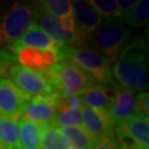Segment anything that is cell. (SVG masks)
Returning <instances> with one entry per match:
<instances>
[{
    "instance_id": "1",
    "label": "cell",
    "mask_w": 149,
    "mask_h": 149,
    "mask_svg": "<svg viewBox=\"0 0 149 149\" xmlns=\"http://www.w3.org/2000/svg\"><path fill=\"white\" fill-rule=\"evenodd\" d=\"M112 76L118 86L143 92L148 86V44L144 38L128 41L112 66Z\"/></svg>"
},
{
    "instance_id": "2",
    "label": "cell",
    "mask_w": 149,
    "mask_h": 149,
    "mask_svg": "<svg viewBox=\"0 0 149 149\" xmlns=\"http://www.w3.org/2000/svg\"><path fill=\"white\" fill-rule=\"evenodd\" d=\"M37 5L28 1H16L0 5V47L15 43L27 28L34 23Z\"/></svg>"
},
{
    "instance_id": "3",
    "label": "cell",
    "mask_w": 149,
    "mask_h": 149,
    "mask_svg": "<svg viewBox=\"0 0 149 149\" xmlns=\"http://www.w3.org/2000/svg\"><path fill=\"white\" fill-rule=\"evenodd\" d=\"M60 61L68 60L76 64L102 85H115L112 76L111 61L94 49L84 47H62L59 51Z\"/></svg>"
},
{
    "instance_id": "4",
    "label": "cell",
    "mask_w": 149,
    "mask_h": 149,
    "mask_svg": "<svg viewBox=\"0 0 149 149\" xmlns=\"http://www.w3.org/2000/svg\"><path fill=\"white\" fill-rule=\"evenodd\" d=\"M43 74L61 96L80 95L83 91L95 83L90 75L68 60L55 63Z\"/></svg>"
},
{
    "instance_id": "5",
    "label": "cell",
    "mask_w": 149,
    "mask_h": 149,
    "mask_svg": "<svg viewBox=\"0 0 149 149\" xmlns=\"http://www.w3.org/2000/svg\"><path fill=\"white\" fill-rule=\"evenodd\" d=\"M130 28L123 20L104 21L88 39L97 52L114 63L128 42ZM94 49V50H95Z\"/></svg>"
},
{
    "instance_id": "6",
    "label": "cell",
    "mask_w": 149,
    "mask_h": 149,
    "mask_svg": "<svg viewBox=\"0 0 149 149\" xmlns=\"http://www.w3.org/2000/svg\"><path fill=\"white\" fill-rule=\"evenodd\" d=\"M114 135L118 146H137L149 149L148 116L133 114L114 127Z\"/></svg>"
},
{
    "instance_id": "7",
    "label": "cell",
    "mask_w": 149,
    "mask_h": 149,
    "mask_svg": "<svg viewBox=\"0 0 149 149\" xmlns=\"http://www.w3.org/2000/svg\"><path fill=\"white\" fill-rule=\"evenodd\" d=\"M8 75L10 76L9 80L18 88L30 96H44L55 93V90L45 75L26 69L19 64H15Z\"/></svg>"
},
{
    "instance_id": "8",
    "label": "cell",
    "mask_w": 149,
    "mask_h": 149,
    "mask_svg": "<svg viewBox=\"0 0 149 149\" xmlns=\"http://www.w3.org/2000/svg\"><path fill=\"white\" fill-rule=\"evenodd\" d=\"M32 97L18 88L9 79L0 80V117L19 120Z\"/></svg>"
},
{
    "instance_id": "9",
    "label": "cell",
    "mask_w": 149,
    "mask_h": 149,
    "mask_svg": "<svg viewBox=\"0 0 149 149\" xmlns=\"http://www.w3.org/2000/svg\"><path fill=\"white\" fill-rule=\"evenodd\" d=\"M59 98L60 94L56 92L50 95L33 97L24 108L22 118L38 126L53 125L58 113Z\"/></svg>"
},
{
    "instance_id": "10",
    "label": "cell",
    "mask_w": 149,
    "mask_h": 149,
    "mask_svg": "<svg viewBox=\"0 0 149 149\" xmlns=\"http://www.w3.org/2000/svg\"><path fill=\"white\" fill-rule=\"evenodd\" d=\"M38 26L55 42L62 47H84L85 44L80 39L76 32H72L62 26V23L51 16L49 12L42 9L41 6L37 5L36 20Z\"/></svg>"
},
{
    "instance_id": "11",
    "label": "cell",
    "mask_w": 149,
    "mask_h": 149,
    "mask_svg": "<svg viewBox=\"0 0 149 149\" xmlns=\"http://www.w3.org/2000/svg\"><path fill=\"white\" fill-rule=\"evenodd\" d=\"M72 10L75 20V31L83 43L86 44L91 36L104 22V19L95 10L91 1H72Z\"/></svg>"
},
{
    "instance_id": "12",
    "label": "cell",
    "mask_w": 149,
    "mask_h": 149,
    "mask_svg": "<svg viewBox=\"0 0 149 149\" xmlns=\"http://www.w3.org/2000/svg\"><path fill=\"white\" fill-rule=\"evenodd\" d=\"M12 53L15 54L17 62L20 63L19 65L42 74L60 62L59 52L51 50L21 48L12 51Z\"/></svg>"
},
{
    "instance_id": "13",
    "label": "cell",
    "mask_w": 149,
    "mask_h": 149,
    "mask_svg": "<svg viewBox=\"0 0 149 149\" xmlns=\"http://www.w3.org/2000/svg\"><path fill=\"white\" fill-rule=\"evenodd\" d=\"M82 127L96 139L114 135V125L109 117V113L103 109L83 107Z\"/></svg>"
},
{
    "instance_id": "14",
    "label": "cell",
    "mask_w": 149,
    "mask_h": 149,
    "mask_svg": "<svg viewBox=\"0 0 149 149\" xmlns=\"http://www.w3.org/2000/svg\"><path fill=\"white\" fill-rule=\"evenodd\" d=\"M21 48L41 49V50H51L59 52L62 45H60L53 39H51L37 23H32L16 42L8 47L11 52Z\"/></svg>"
},
{
    "instance_id": "15",
    "label": "cell",
    "mask_w": 149,
    "mask_h": 149,
    "mask_svg": "<svg viewBox=\"0 0 149 149\" xmlns=\"http://www.w3.org/2000/svg\"><path fill=\"white\" fill-rule=\"evenodd\" d=\"M113 96L114 100L109 111V117L115 127L119 123L124 122L134 114V104H135L136 94L135 92L115 85Z\"/></svg>"
},
{
    "instance_id": "16",
    "label": "cell",
    "mask_w": 149,
    "mask_h": 149,
    "mask_svg": "<svg viewBox=\"0 0 149 149\" xmlns=\"http://www.w3.org/2000/svg\"><path fill=\"white\" fill-rule=\"evenodd\" d=\"M79 96L84 106L103 109L108 113L111 111L114 100L113 93L109 92L108 86L102 85L98 83H94L88 86Z\"/></svg>"
},
{
    "instance_id": "17",
    "label": "cell",
    "mask_w": 149,
    "mask_h": 149,
    "mask_svg": "<svg viewBox=\"0 0 149 149\" xmlns=\"http://www.w3.org/2000/svg\"><path fill=\"white\" fill-rule=\"evenodd\" d=\"M39 5L49 12L51 16L56 18L64 28L72 32L75 31V20L72 10V1L70 0H43Z\"/></svg>"
},
{
    "instance_id": "18",
    "label": "cell",
    "mask_w": 149,
    "mask_h": 149,
    "mask_svg": "<svg viewBox=\"0 0 149 149\" xmlns=\"http://www.w3.org/2000/svg\"><path fill=\"white\" fill-rule=\"evenodd\" d=\"M58 129L73 149H91L97 140L82 126H71Z\"/></svg>"
},
{
    "instance_id": "19",
    "label": "cell",
    "mask_w": 149,
    "mask_h": 149,
    "mask_svg": "<svg viewBox=\"0 0 149 149\" xmlns=\"http://www.w3.org/2000/svg\"><path fill=\"white\" fill-rule=\"evenodd\" d=\"M18 126L21 149H42L40 126L23 118L18 120Z\"/></svg>"
},
{
    "instance_id": "20",
    "label": "cell",
    "mask_w": 149,
    "mask_h": 149,
    "mask_svg": "<svg viewBox=\"0 0 149 149\" xmlns=\"http://www.w3.org/2000/svg\"><path fill=\"white\" fill-rule=\"evenodd\" d=\"M0 146L3 149H21L17 120L0 117Z\"/></svg>"
},
{
    "instance_id": "21",
    "label": "cell",
    "mask_w": 149,
    "mask_h": 149,
    "mask_svg": "<svg viewBox=\"0 0 149 149\" xmlns=\"http://www.w3.org/2000/svg\"><path fill=\"white\" fill-rule=\"evenodd\" d=\"M42 149H73L54 125L40 126Z\"/></svg>"
},
{
    "instance_id": "22",
    "label": "cell",
    "mask_w": 149,
    "mask_h": 149,
    "mask_svg": "<svg viewBox=\"0 0 149 149\" xmlns=\"http://www.w3.org/2000/svg\"><path fill=\"white\" fill-rule=\"evenodd\" d=\"M149 1L138 0L137 5L130 11L124 15L123 20L129 28H144L148 24Z\"/></svg>"
},
{
    "instance_id": "23",
    "label": "cell",
    "mask_w": 149,
    "mask_h": 149,
    "mask_svg": "<svg viewBox=\"0 0 149 149\" xmlns=\"http://www.w3.org/2000/svg\"><path fill=\"white\" fill-rule=\"evenodd\" d=\"M92 6L104 19V21L123 20V13L116 6L115 0H92ZM124 21V20H123Z\"/></svg>"
},
{
    "instance_id": "24",
    "label": "cell",
    "mask_w": 149,
    "mask_h": 149,
    "mask_svg": "<svg viewBox=\"0 0 149 149\" xmlns=\"http://www.w3.org/2000/svg\"><path fill=\"white\" fill-rule=\"evenodd\" d=\"M53 125L56 128L82 126V109L60 111L56 113V117H55Z\"/></svg>"
},
{
    "instance_id": "25",
    "label": "cell",
    "mask_w": 149,
    "mask_h": 149,
    "mask_svg": "<svg viewBox=\"0 0 149 149\" xmlns=\"http://www.w3.org/2000/svg\"><path fill=\"white\" fill-rule=\"evenodd\" d=\"M16 62V56L9 49H0V80L8 75Z\"/></svg>"
},
{
    "instance_id": "26",
    "label": "cell",
    "mask_w": 149,
    "mask_h": 149,
    "mask_svg": "<svg viewBox=\"0 0 149 149\" xmlns=\"http://www.w3.org/2000/svg\"><path fill=\"white\" fill-rule=\"evenodd\" d=\"M83 107L84 105L79 95H60L59 103H58V112L60 111H77V109H83Z\"/></svg>"
},
{
    "instance_id": "27",
    "label": "cell",
    "mask_w": 149,
    "mask_h": 149,
    "mask_svg": "<svg viewBox=\"0 0 149 149\" xmlns=\"http://www.w3.org/2000/svg\"><path fill=\"white\" fill-rule=\"evenodd\" d=\"M134 114L138 115H149V94L147 91L139 92L135 96V104H134Z\"/></svg>"
},
{
    "instance_id": "28",
    "label": "cell",
    "mask_w": 149,
    "mask_h": 149,
    "mask_svg": "<svg viewBox=\"0 0 149 149\" xmlns=\"http://www.w3.org/2000/svg\"><path fill=\"white\" fill-rule=\"evenodd\" d=\"M91 149H118V144L115 135H109L98 138Z\"/></svg>"
},
{
    "instance_id": "29",
    "label": "cell",
    "mask_w": 149,
    "mask_h": 149,
    "mask_svg": "<svg viewBox=\"0 0 149 149\" xmlns=\"http://www.w3.org/2000/svg\"><path fill=\"white\" fill-rule=\"evenodd\" d=\"M137 1L138 0H115L117 8L123 13V17L125 13H127L128 11H130L135 6L137 5Z\"/></svg>"
},
{
    "instance_id": "30",
    "label": "cell",
    "mask_w": 149,
    "mask_h": 149,
    "mask_svg": "<svg viewBox=\"0 0 149 149\" xmlns=\"http://www.w3.org/2000/svg\"><path fill=\"white\" fill-rule=\"evenodd\" d=\"M118 149H143L137 146H118Z\"/></svg>"
},
{
    "instance_id": "31",
    "label": "cell",
    "mask_w": 149,
    "mask_h": 149,
    "mask_svg": "<svg viewBox=\"0 0 149 149\" xmlns=\"http://www.w3.org/2000/svg\"><path fill=\"white\" fill-rule=\"evenodd\" d=\"M0 149H3V148H2V147H1V146H0Z\"/></svg>"
}]
</instances>
